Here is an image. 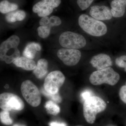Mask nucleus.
<instances>
[{
	"mask_svg": "<svg viewBox=\"0 0 126 126\" xmlns=\"http://www.w3.org/2000/svg\"><path fill=\"white\" fill-rule=\"evenodd\" d=\"M78 23L81 29L91 36L100 37L107 32V27L105 23L86 14L79 16Z\"/></svg>",
	"mask_w": 126,
	"mask_h": 126,
	"instance_id": "obj_1",
	"label": "nucleus"
},
{
	"mask_svg": "<svg viewBox=\"0 0 126 126\" xmlns=\"http://www.w3.org/2000/svg\"><path fill=\"white\" fill-rule=\"evenodd\" d=\"M20 42L19 38L13 35L2 42L0 46V59L7 64L13 63L20 57V52L18 47Z\"/></svg>",
	"mask_w": 126,
	"mask_h": 126,
	"instance_id": "obj_2",
	"label": "nucleus"
},
{
	"mask_svg": "<svg viewBox=\"0 0 126 126\" xmlns=\"http://www.w3.org/2000/svg\"><path fill=\"white\" fill-rule=\"evenodd\" d=\"M107 104L103 99L97 96H92L84 102L83 113L88 123L93 124L95 122L98 113L106 110Z\"/></svg>",
	"mask_w": 126,
	"mask_h": 126,
	"instance_id": "obj_3",
	"label": "nucleus"
},
{
	"mask_svg": "<svg viewBox=\"0 0 126 126\" xmlns=\"http://www.w3.org/2000/svg\"><path fill=\"white\" fill-rule=\"evenodd\" d=\"M119 79V74L111 67L94 71L89 78L90 83L95 86L105 83L113 86L117 84Z\"/></svg>",
	"mask_w": 126,
	"mask_h": 126,
	"instance_id": "obj_4",
	"label": "nucleus"
},
{
	"mask_svg": "<svg viewBox=\"0 0 126 126\" xmlns=\"http://www.w3.org/2000/svg\"><path fill=\"white\" fill-rule=\"evenodd\" d=\"M59 41L62 47L73 49L82 48L87 44V41L83 35L71 31L62 33L59 36Z\"/></svg>",
	"mask_w": 126,
	"mask_h": 126,
	"instance_id": "obj_5",
	"label": "nucleus"
},
{
	"mask_svg": "<svg viewBox=\"0 0 126 126\" xmlns=\"http://www.w3.org/2000/svg\"><path fill=\"white\" fill-rule=\"evenodd\" d=\"M21 93L25 100L33 107L38 106L41 102L40 93L38 88L32 82L26 80L21 86Z\"/></svg>",
	"mask_w": 126,
	"mask_h": 126,
	"instance_id": "obj_6",
	"label": "nucleus"
},
{
	"mask_svg": "<svg viewBox=\"0 0 126 126\" xmlns=\"http://www.w3.org/2000/svg\"><path fill=\"white\" fill-rule=\"evenodd\" d=\"M65 80V77L62 72L59 70L53 71L49 73L46 78L44 89L49 93H58Z\"/></svg>",
	"mask_w": 126,
	"mask_h": 126,
	"instance_id": "obj_7",
	"label": "nucleus"
},
{
	"mask_svg": "<svg viewBox=\"0 0 126 126\" xmlns=\"http://www.w3.org/2000/svg\"><path fill=\"white\" fill-rule=\"evenodd\" d=\"M0 107L5 111H20L24 107V104L22 99L16 94L3 93L0 95Z\"/></svg>",
	"mask_w": 126,
	"mask_h": 126,
	"instance_id": "obj_8",
	"label": "nucleus"
},
{
	"mask_svg": "<svg viewBox=\"0 0 126 126\" xmlns=\"http://www.w3.org/2000/svg\"><path fill=\"white\" fill-rule=\"evenodd\" d=\"M57 56L65 65L73 66L77 64L81 59V52L78 49L62 48L58 50Z\"/></svg>",
	"mask_w": 126,
	"mask_h": 126,
	"instance_id": "obj_9",
	"label": "nucleus"
},
{
	"mask_svg": "<svg viewBox=\"0 0 126 126\" xmlns=\"http://www.w3.org/2000/svg\"><path fill=\"white\" fill-rule=\"evenodd\" d=\"M61 3V0H42L34 5L32 10L40 17L48 16Z\"/></svg>",
	"mask_w": 126,
	"mask_h": 126,
	"instance_id": "obj_10",
	"label": "nucleus"
},
{
	"mask_svg": "<svg viewBox=\"0 0 126 126\" xmlns=\"http://www.w3.org/2000/svg\"><path fill=\"white\" fill-rule=\"evenodd\" d=\"M89 14L93 18L101 21L110 20L112 17L111 10L106 6H92L90 8Z\"/></svg>",
	"mask_w": 126,
	"mask_h": 126,
	"instance_id": "obj_11",
	"label": "nucleus"
},
{
	"mask_svg": "<svg viewBox=\"0 0 126 126\" xmlns=\"http://www.w3.org/2000/svg\"><path fill=\"white\" fill-rule=\"evenodd\" d=\"M90 63L93 67L97 70H101L112 66L111 59L108 55L99 54L92 57Z\"/></svg>",
	"mask_w": 126,
	"mask_h": 126,
	"instance_id": "obj_12",
	"label": "nucleus"
},
{
	"mask_svg": "<svg viewBox=\"0 0 126 126\" xmlns=\"http://www.w3.org/2000/svg\"><path fill=\"white\" fill-rule=\"evenodd\" d=\"M112 17L120 18L124 16L126 11V0H113L110 3Z\"/></svg>",
	"mask_w": 126,
	"mask_h": 126,
	"instance_id": "obj_13",
	"label": "nucleus"
},
{
	"mask_svg": "<svg viewBox=\"0 0 126 126\" xmlns=\"http://www.w3.org/2000/svg\"><path fill=\"white\" fill-rule=\"evenodd\" d=\"M17 67L26 70H34L36 67V63L33 59L24 57H20L13 62Z\"/></svg>",
	"mask_w": 126,
	"mask_h": 126,
	"instance_id": "obj_14",
	"label": "nucleus"
},
{
	"mask_svg": "<svg viewBox=\"0 0 126 126\" xmlns=\"http://www.w3.org/2000/svg\"><path fill=\"white\" fill-rule=\"evenodd\" d=\"M48 62L45 59H40L38 61L33 73L37 78L43 79L48 72Z\"/></svg>",
	"mask_w": 126,
	"mask_h": 126,
	"instance_id": "obj_15",
	"label": "nucleus"
},
{
	"mask_svg": "<svg viewBox=\"0 0 126 126\" xmlns=\"http://www.w3.org/2000/svg\"><path fill=\"white\" fill-rule=\"evenodd\" d=\"M41 47L38 43L32 42L27 45L23 52L24 57L33 59L35 57L36 53L41 50Z\"/></svg>",
	"mask_w": 126,
	"mask_h": 126,
	"instance_id": "obj_16",
	"label": "nucleus"
},
{
	"mask_svg": "<svg viewBox=\"0 0 126 126\" xmlns=\"http://www.w3.org/2000/svg\"><path fill=\"white\" fill-rule=\"evenodd\" d=\"M26 16L24 11L18 10L7 14L5 16L6 20L9 23H15L16 21L24 20Z\"/></svg>",
	"mask_w": 126,
	"mask_h": 126,
	"instance_id": "obj_17",
	"label": "nucleus"
},
{
	"mask_svg": "<svg viewBox=\"0 0 126 126\" xmlns=\"http://www.w3.org/2000/svg\"><path fill=\"white\" fill-rule=\"evenodd\" d=\"M18 8V6L16 4L11 3L7 0H2L0 3V11L2 14H8L15 11Z\"/></svg>",
	"mask_w": 126,
	"mask_h": 126,
	"instance_id": "obj_18",
	"label": "nucleus"
},
{
	"mask_svg": "<svg viewBox=\"0 0 126 126\" xmlns=\"http://www.w3.org/2000/svg\"><path fill=\"white\" fill-rule=\"evenodd\" d=\"M47 111L51 115H56L60 112L59 106L52 101H48L46 103L45 106Z\"/></svg>",
	"mask_w": 126,
	"mask_h": 126,
	"instance_id": "obj_19",
	"label": "nucleus"
},
{
	"mask_svg": "<svg viewBox=\"0 0 126 126\" xmlns=\"http://www.w3.org/2000/svg\"><path fill=\"white\" fill-rule=\"evenodd\" d=\"M52 26L50 25L40 26L37 29L38 34L42 38H46L49 36Z\"/></svg>",
	"mask_w": 126,
	"mask_h": 126,
	"instance_id": "obj_20",
	"label": "nucleus"
},
{
	"mask_svg": "<svg viewBox=\"0 0 126 126\" xmlns=\"http://www.w3.org/2000/svg\"><path fill=\"white\" fill-rule=\"evenodd\" d=\"M0 117L1 121L5 125H11L13 123V121L10 117L9 111L3 110L1 112Z\"/></svg>",
	"mask_w": 126,
	"mask_h": 126,
	"instance_id": "obj_21",
	"label": "nucleus"
},
{
	"mask_svg": "<svg viewBox=\"0 0 126 126\" xmlns=\"http://www.w3.org/2000/svg\"><path fill=\"white\" fill-rule=\"evenodd\" d=\"M41 91L43 94H44L45 96L48 98H49L52 99V101L55 102L56 103H60L62 101V98L60 96L58 93L55 94H52L47 93L44 89H42Z\"/></svg>",
	"mask_w": 126,
	"mask_h": 126,
	"instance_id": "obj_22",
	"label": "nucleus"
},
{
	"mask_svg": "<svg viewBox=\"0 0 126 126\" xmlns=\"http://www.w3.org/2000/svg\"><path fill=\"white\" fill-rule=\"evenodd\" d=\"M94 0H77V3L82 10L88 9Z\"/></svg>",
	"mask_w": 126,
	"mask_h": 126,
	"instance_id": "obj_23",
	"label": "nucleus"
},
{
	"mask_svg": "<svg viewBox=\"0 0 126 126\" xmlns=\"http://www.w3.org/2000/svg\"><path fill=\"white\" fill-rule=\"evenodd\" d=\"M116 65L120 68H123L126 72V55H122L115 60Z\"/></svg>",
	"mask_w": 126,
	"mask_h": 126,
	"instance_id": "obj_24",
	"label": "nucleus"
},
{
	"mask_svg": "<svg viewBox=\"0 0 126 126\" xmlns=\"http://www.w3.org/2000/svg\"><path fill=\"white\" fill-rule=\"evenodd\" d=\"M49 23L52 27L58 26L61 25L62 21L58 16H52L49 18Z\"/></svg>",
	"mask_w": 126,
	"mask_h": 126,
	"instance_id": "obj_25",
	"label": "nucleus"
},
{
	"mask_svg": "<svg viewBox=\"0 0 126 126\" xmlns=\"http://www.w3.org/2000/svg\"><path fill=\"white\" fill-rule=\"evenodd\" d=\"M119 96L120 99L124 103L126 104V86H122L119 90Z\"/></svg>",
	"mask_w": 126,
	"mask_h": 126,
	"instance_id": "obj_26",
	"label": "nucleus"
},
{
	"mask_svg": "<svg viewBox=\"0 0 126 126\" xmlns=\"http://www.w3.org/2000/svg\"><path fill=\"white\" fill-rule=\"evenodd\" d=\"M93 93L92 91L89 90H86L81 93V96L84 101H85L90 97L92 96Z\"/></svg>",
	"mask_w": 126,
	"mask_h": 126,
	"instance_id": "obj_27",
	"label": "nucleus"
},
{
	"mask_svg": "<svg viewBox=\"0 0 126 126\" xmlns=\"http://www.w3.org/2000/svg\"><path fill=\"white\" fill-rule=\"evenodd\" d=\"M39 24L40 26H46L50 24L49 18L47 16L42 17L39 21Z\"/></svg>",
	"mask_w": 126,
	"mask_h": 126,
	"instance_id": "obj_28",
	"label": "nucleus"
},
{
	"mask_svg": "<svg viewBox=\"0 0 126 126\" xmlns=\"http://www.w3.org/2000/svg\"><path fill=\"white\" fill-rule=\"evenodd\" d=\"M49 126H67L65 123H59L58 122H51L49 124Z\"/></svg>",
	"mask_w": 126,
	"mask_h": 126,
	"instance_id": "obj_29",
	"label": "nucleus"
},
{
	"mask_svg": "<svg viewBox=\"0 0 126 126\" xmlns=\"http://www.w3.org/2000/svg\"><path fill=\"white\" fill-rule=\"evenodd\" d=\"M13 126H23V125H19V124H15Z\"/></svg>",
	"mask_w": 126,
	"mask_h": 126,
	"instance_id": "obj_30",
	"label": "nucleus"
},
{
	"mask_svg": "<svg viewBox=\"0 0 126 126\" xmlns=\"http://www.w3.org/2000/svg\"></svg>",
	"mask_w": 126,
	"mask_h": 126,
	"instance_id": "obj_31",
	"label": "nucleus"
},
{
	"mask_svg": "<svg viewBox=\"0 0 126 126\" xmlns=\"http://www.w3.org/2000/svg\"></svg>",
	"mask_w": 126,
	"mask_h": 126,
	"instance_id": "obj_32",
	"label": "nucleus"
}]
</instances>
